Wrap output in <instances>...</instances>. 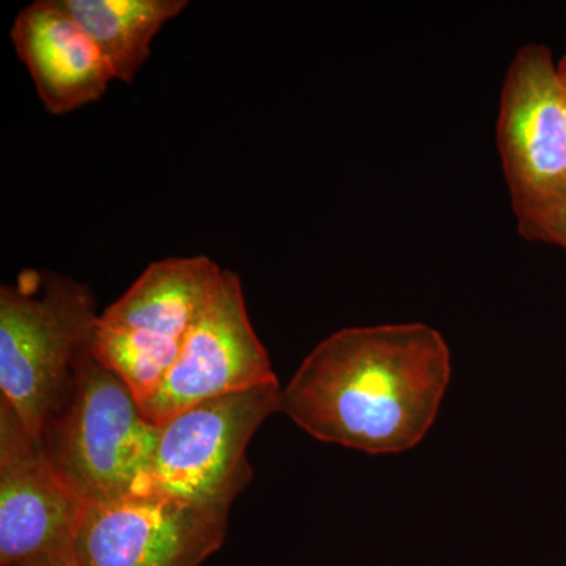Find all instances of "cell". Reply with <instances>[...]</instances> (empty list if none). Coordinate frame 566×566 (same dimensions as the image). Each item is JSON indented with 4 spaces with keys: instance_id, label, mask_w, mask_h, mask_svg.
I'll use <instances>...</instances> for the list:
<instances>
[{
    "instance_id": "1",
    "label": "cell",
    "mask_w": 566,
    "mask_h": 566,
    "mask_svg": "<svg viewBox=\"0 0 566 566\" xmlns=\"http://www.w3.org/2000/svg\"><path fill=\"white\" fill-rule=\"evenodd\" d=\"M452 376L444 337L423 323L349 327L324 338L281 392L305 433L370 455L412 449Z\"/></svg>"
},
{
    "instance_id": "2",
    "label": "cell",
    "mask_w": 566,
    "mask_h": 566,
    "mask_svg": "<svg viewBox=\"0 0 566 566\" xmlns=\"http://www.w3.org/2000/svg\"><path fill=\"white\" fill-rule=\"evenodd\" d=\"M98 316L91 289L70 275L24 270L0 286V403L33 438L65 405Z\"/></svg>"
},
{
    "instance_id": "3",
    "label": "cell",
    "mask_w": 566,
    "mask_h": 566,
    "mask_svg": "<svg viewBox=\"0 0 566 566\" xmlns=\"http://www.w3.org/2000/svg\"><path fill=\"white\" fill-rule=\"evenodd\" d=\"M158 424L133 390L92 352L80 360L73 387L40 441L63 479L88 504L115 501L150 464Z\"/></svg>"
},
{
    "instance_id": "4",
    "label": "cell",
    "mask_w": 566,
    "mask_h": 566,
    "mask_svg": "<svg viewBox=\"0 0 566 566\" xmlns=\"http://www.w3.org/2000/svg\"><path fill=\"white\" fill-rule=\"evenodd\" d=\"M279 382L221 395L158 424L147 471L132 494H163L229 513L252 479L248 447L281 409Z\"/></svg>"
},
{
    "instance_id": "5",
    "label": "cell",
    "mask_w": 566,
    "mask_h": 566,
    "mask_svg": "<svg viewBox=\"0 0 566 566\" xmlns=\"http://www.w3.org/2000/svg\"><path fill=\"white\" fill-rule=\"evenodd\" d=\"M221 273L203 255L158 260L99 314L92 354L120 376L139 405L169 374Z\"/></svg>"
},
{
    "instance_id": "6",
    "label": "cell",
    "mask_w": 566,
    "mask_h": 566,
    "mask_svg": "<svg viewBox=\"0 0 566 566\" xmlns=\"http://www.w3.org/2000/svg\"><path fill=\"white\" fill-rule=\"evenodd\" d=\"M495 140L521 237L566 199V91L553 51L523 44L506 69Z\"/></svg>"
},
{
    "instance_id": "7",
    "label": "cell",
    "mask_w": 566,
    "mask_h": 566,
    "mask_svg": "<svg viewBox=\"0 0 566 566\" xmlns=\"http://www.w3.org/2000/svg\"><path fill=\"white\" fill-rule=\"evenodd\" d=\"M279 382L253 329L240 275L222 270L169 374L140 405L155 424L221 395Z\"/></svg>"
},
{
    "instance_id": "8",
    "label": "cell",
    "mask_w": 566,
    "mask_h": 566,
    "mask_svg": "<svg viewBox=\"0 0 566 566\" xmlns=\"http://www.w3.org/2000/svg\"><path fill=\"white\" fill-rule=\"evenodd\" d=\"M229 513L163 494L85 505L74 536L77 566H200L221 549Z\"/></svg>"
},
{
    "instance_id": "9",
    "label": "cell",
    "mask_w": 566,
    "mask_h": 566,
    "mask_svg": "<svg viewBox=\"0 0 566 566\" xmlns=\"http://www.w3.org/2000/svg\"><path fill=\"white\" fill-rule=\"evenodd\" d=\"M84 510L40 439L0 403V566H35L70 554Z\"/></svg>"
},
{
    "instance_id": "10",
    "label": "cell",
    "mask_w": 566,
    "mask_h": 566,
    "mask_svg": "<svg viewBox=\"0 0 566 566\" xmlns=\"http://www.w3.org/2000/svg\"><path fill=\"white\" fill-rule=\"evenodd\" d=\"M11 41L50 114H69L98 102L115 80L95 41L59 0H36L22 9Z\"/></svg>"
},
{
    "instance_id": "11",
    "label": "cell",
    "mask_w": 566,
    "mask_h": 566,
    "mask_svg": "<svg viewBox=\"0 0 566 566\" xmlns=\"http://www.w3.org/2000/svg\"><path fill=\"white\" fill-rule=\"evenodd\" d=\"M109 63L115 80L133 84L150 57L151 41L186 0H59Z\"/></svg>"
},
{
    "instance_id": "12",
    "label": "cell",
    "mask_w": 566,
    "mask_h": 566,
    "mask_svg": "<svg viewBox=\"0 0 566 566\" xmlns=\"http://www.w3.org/2000/svg\"><path fill=\"white\" fill-rule=\"evenodd\" d=\"M524 240L557 245L566 252V199L547 211L523 234Z\"/></svg>"
},
{
    "instance_id": "13",
    "label": "cell",
    "mask_w": 566,
    "mask_h": 566,
    "mask_svg": "<svg viewBox=\"0 0 566 566\" xmlns=\"http://www.w3.org/2000/svg\"><path fill=\"white\" fill-rule=\"evenodd\" d=\"M35 566H77L76 562H74L73 554H63V556H57L54 558H50V560L43 562V564H39Z\"/></svg>"
},
{
    "instance_id": "14",
    "label": "cell",
    "mask_w": 566,
    "mask_h": 566,
    "mask_svg": "<svg viewBox=\"0 0 566 566\" xmlns=\"http://www.w3.org/2000/svg\"><path fill=\"white\" fill-rule=\"evenodd\" d=\"M557 73L558 77H560L562 85H564L566 91V55L557 62Z\"/></svg>"
}]
</instances>
